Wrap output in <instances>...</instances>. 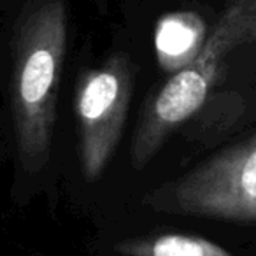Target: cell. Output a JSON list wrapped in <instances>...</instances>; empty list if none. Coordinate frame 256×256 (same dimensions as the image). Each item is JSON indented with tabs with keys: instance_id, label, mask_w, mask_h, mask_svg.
<instances>
[{
	"instance_id": "1",
	"label": "cell",
	"mask_w": 256,
	"mask_h": 256,
	"mask_svg": "<svg viewBox=\"0 0 256 256\" xmlns=\"http://www.w3.org/2000/svg\"><path fill=\"white\" fill-rule=\"evenodd\" d=\"M67 28L64 0H34L16 25L11 110L18 156L28 174H39L51 156Z\"/></svg>"
},
{
	"instance_id": "6",
	"label": "cell",
	"mask_w": 256,
	"mask_h": 256,
	"mask_svg": "<svg viewBox=\"0 0 256 256\" xmlns=\"http://www.w3.org/2000/svg\"><path fill=\"white\" fill-rule=\"evenodd\" d=\"M114 251L121 256H235L209 238L181 234L124 238L114 246Z\"/></svg>"
},
{
	"instance_id": "2",
	"label": "cell",
	"mask_w": 256,
	"mask_h": 256,
	"mask_svg": "<svg viewBox=\"0 0 256 256\" xmlns=\"http://www.w3.org/2000/svg\"><path fill=\"white\" fill-rule=\"evenodd\" d=\"M256 42V0H230L190 65L172 74L148 102L134 134L132 164L144 168L165 140L204 106L218 81L223 60Z\"/></svg>"
},
{
	"instance_id": "4",
	"label": "cell",
	"mask_w": 256,
	"mask_h": 256,
	"mask_svg": "<svg viewBox=\"0 0 256 256\" xmlns=\"http://www.w3.org/2000/svg\"><path fill=\"white\" fill-rule=\"evenodd\" d=\"M134 92V64L126 53H114L100 67L79 78L76 116L82 176L95 181L116 153Z\"/></svg>"
},
{
	"instance_id": "3",
	"label": "cell",
	"mask_w": 256,
	"mask_h": 256,
	"mask_svg": "<svg viewBox=\"0 0 256 256\" xmlns=\"http://www.w3.org/2000/svg\"><path fill=\"white\" fill-rule=\"evenodd\" d=\"M144 206L160 212L256 223V136L218 151L153 190Z\"/></svg>"
},
{
	"instance_id": "5",
	"label": "cell",
	"mask_w": 256,
	"mask_h": 256,
	"mask_svg": "<svg viewBox=\"0 0 256 256\" xmlns=\"http://www.w3.org/2000/svg\"><path fill=\"white\" fill-rule=\"evenodd\" d=\"M202 20L188 12L168 14L158 23L154 34V50L160 67L176 74L193 62L206 40Z\"/></svg>"
}]
</instances>
